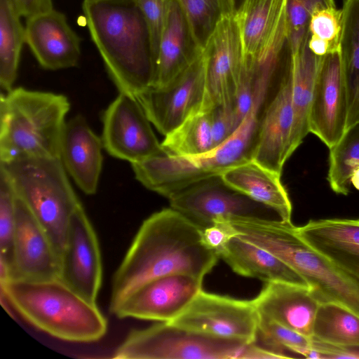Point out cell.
<instances>
[{
  "instance_id": "obj_1",
  "label": "cell",
  "mask_w": 359,
  "mask_h": 359,
  "mask_svg": "<svg viewBox=\"0 0 359 359\" xmlns=\"http://www.w3.org/2000/svg\"><path fill=\"white\" fill-rule=\"evenodd\" d=\"M219 256L202 240V229L177 210L156 212L142 222L114 273L109 310L126 294L149 280L187 273L200 278Z\"/></svg>"
},
{
  "instance_id": "obj_34",
  "label": "cell",
  "mask_w": 359,
  "mask_h": 359,
  "mask_svg": "<svg viewBox=\"0 0 359 359\" xmlns=\"http://www.w3.org/2000/svg\"><path fill=\"white\" fill-rule=\"evenodd\" d=\"M15 193L0 167V283L11 279L15 229Z\"/></svg>"
},
{
  "instance_id": "obj_35",
  "label": "cell",
  "mask_w": 359,
  "mask_h": 359,
  "mask_svg": "<svg viewBox=\"0 0 359 359\" xmlns=\"http://www.w3.org/2000/svg\"><path fill=\"white\" fill-rule=\"evenodd\" d=\"M259 314V313H258ZM264 345L283 358H292L287 352L306 358L311 351V339L259 314L257 336Z\"/></svg>"
},
{
  "instance_id": "obj_25",
  "label": "cell",
  "mask_w": 359,
  "mask_h": 359,
  "mask_svg": "<svg viewBox=\"0 0 359 359\" xmlns=\"http://www.w3.org/2000/svg\"><path fill=\"white\" fill-rule=\"evenodd\" d=\"M219 256L242 276L265 283L282 282L309 287L300 275L278 258L236 236L229 241Z\"/></svg>"
},
{
  "instance_id": "obj_10",
  "label": "cell",
  "mask_w": 359,
  "mask_h": 359,
  "mask_svg": "<svg viewBox=\"0 0 359 359\" xmlns=\"http://www.w3.org/2000/svg\"><path fill=\"white\" fill-rule=\"evenodd\" d=\"M258 320L253 300L202 290L181 314L168 323L191 332L250 344L257 340Z\"/></svg>"
},
{
  "instance_id": "obj_36",
  "label": "cell",
  "mask_w": 359,
  "mask_h": 359,
  "mask_svg": "<svg viewBox=\"0 0 359 359\" xmlns=\"http://www.w3.org/2000/svg\"><path fill=\"white\" fill-rule=\"evenodd\" d=\"M330 7H336L334 0H286L287 36L292 53L308 41L313 13L318 9Z\"/></svg>"
},
{
  "instance_id": "obj_28",
  "label": "cell",
  "mask_w": 359,
  "mask_h": 359,
  "mask_svg": "<svg viewBox=\"0 0 359 359\" xmlns=\"http://www.w3.org/2000/svg\"><path fill=\"white\" fill-rule=\"evenodd\" d=\"M286 0H260L248 9L236 13L246 56H255L271 41L285 15Z\"/></svg>"
},
{
  "instance_id": "obj_19",
  "label": "cell",
  "mask_w": 359,
  "mask_h": 359,
  "mask_svg": "<svg viewBox=\"0 0 359 359\" xmlns=\"http://www.w3.org/2000/svg\"><path fill=\"white\" fill-rule=\"evenodd\" d=\"M25 43L46 69L74 67L81 55V39L65 15L54 9L27 18Z\"/></svg>"
},
{
  "instance_id": "obj_24",
  "label": "cell",
  "mask_w": 359,
  "mask_h": 359,
  "mask_svg": "<svg viewBox=\"0 0 359 359\" xmlns=\"http://www.w3.org/2000/svg\"><path fill=\"white\" fill-rule=\"evenodd\" d=\"M219 175L231 188L272 208L281 220L291 222L292 203L281 182V174L250 160Z\"/></svg>"
},
{
  "instance_id": "obj_26",
  "label": "cell",
  "mask_w": 359,
  "mask_h": 359,
  "mask_svg": "<svg viewBox=\"0 0 359 359\" xmlns=\"http://www.w3.org/2000/svg\"><path fill=\"white\" fill-rule=\"evenodd\" d=\"M308 42L309 40L292 53L291 95L293 123L289 147L290 156L309 133L310 107L316 74L321 60V57L311 51Z\"/></svg>"
},
{
  "instance_id": "obj_40",
  "label": "cell",
  "mask_w": 359,
  "mask_h": 359,
  "mask_svg": "<svg viewBox=\"0 0 359 359\" xmlns=\"http://www.w3.org/2000/svg\"><path fill=\"white\" fill-rule=\"evenodd\" d=\"M236 235L232 225L224 219L215 221L212 225L202 229L203 243L218 255L229 241Z\"/></svg>"
},
{
  "instance_id": "obj_45",
  "label": "cell",
  "mask_w": 359,
  "mask_h": 359,
  "mask_svg": "<svg viewBox=\"0 0 359 359\" xmlns=\"http://www.w3.org/2000/svg\"><path fill=\"white\" fill-rule=\"evenodd\" d=\"M259 1L260 0H243V3L241 4L239 8L237 10L236 13L241 12L248 9V8H250V6H252V5H254L255 4Z\"/></svg>"
},
{
  "instance_id": "obj_4",
  "label": "cell",
  "mask_w": 359,
  "mask_h": 359,
  "mask_svg": "<svg viewBox=\"0 0 359 359\" xmlns=\"http://www.w3.org/2000/svg\"><path fill=\"white\" fill-rule=\"evenodd\" d=\"M270 90L268 83L258 84L250 111L235 133L217 147L194 156L163 154L132 163L136 180L169 198L194 183L252 160L259 121Z\"/></svg>"
},
{
  "instance_id": "obj_13",
  "label": "cell",
  "mask_w": 359,
  "mask_h": 359,
  "mask_svg": "<svg viewBox=\"0 0 359 359\" xmlns=\"http://www.w3.org/2000/svg\"><path fill=\"white\" fill-rule=\"evenodd\" d=\"M205 88V64L203 52L170 83L151 86L135 97L150 122L165 136L187 118L201 110Z\"/></svg>"
},
{
  "instance_id": "obj_29",
  "label": "cell",
  "mask_w": 359,
  "mask_h": 359,
  "mask_svg": "<svg viewBox=\"0 0 359 359\" xmlns=\"http://www.w3.org/2000/svg\"><path fill=\"white\" fill-rule=\"evenodd\" d=\"M14 0H0V86L8 92L18 74L25 28Z\"/></svg>"
},
{
  "instance_id": "obj_30",
  "label": "cell",
  "mask_w": 359,
  "mask_h": 359,
  "mask_svg": "<svg viewBox=\"0 0 359 359\" xmlns=\"http://www.w3.org/2000/svg\"><path fill=\"white\" fill-rule=\"evenodd\" d=\"M161 145L167 154L194 156L215 148L210 115L200 110L165 136Z\"/></svg>"
},
{
  "instance_id": "obj_8",
  "label": "cell",
  "mask_w": 359,
  "mask_h": 359,
  "mask_svg": "<svg viewBox=\"0 0 359 359\" xmlns=\"http://www.w3.org/2000/svg\"><path fill=\"white\" fill-rule=\"evenodd\" d=\"M251 344V343H250ZM249 344L191 332L168 322L130 331L116 359H245Z\"/></svg>"
},
{
  "instance_id": "obj_41",
  "label": "cell",
  "mask_w": 359,
  "mask_h": 359,
  "mask_svg": "<svg viewBox=\"0 0 359 359\" xmlns=\"http://www.w3.org/2000/svg\"><path fill=\"white\" fill-rule=\"evenodd\" d=\"M311 349L318 352L323 358H359V346H336L311 339Z\"/></svg>"
},
{
  "instance_id": "obj_16",
  "label": "cell",
  "mask_w": 359,
  "mask_h": 359,
  "mask_svg": "<svg viewBox=\"0 0 359 359\" xmlns=\"http://www.w3.org/2000/svg\"><path fill=\"white\" fill-rule=\"evenodd\" d=\"M348 111L347 90L339 48L321 57L310 107L309 133L331 148L346 130Z\"/></svg>"
},
{
  "instance_id": "obj_43",
  "label": "cell",
  "mask_w": 359,
  "mask_h": 359,
  "mask_svg": "<svg viewBox=\"0 0 359 359\" xmlns=\"http://www.w3.org/2000/svg\"><path fill=\"white\" fill-rule=\"evenodd\" d=\"M311 51L317 56H324L330 52L329 43L318 36L311 35L308 42Z\"/></svg>"
},
{
  "instance_id": "obj_21",
  "label": "cell",
  "mask_w": 359,
  "mask_h": 359,
  "mask_svg": "<svg viewBox=\"0 0 359 359\" xmlns=\"http://www.w3.org/2000/svg\"><path fill=\"white\" fill-rule=\"evenodd\" d=\"M252 300L259 314L313 338L320 303L309 287L282 282L266 283Z\"/></svg>"
},
{
  "instance_id": "obj_22",
  "label": "cell",
  "mask_w": 359,
  "mask_h": 359,
  "mask_svg": "<svg viewBox=\"0 0 359 359\" xmlns=\"http://www.w3.org/2000/svg\"><path fill=\"white\" fill-rule=\"evenodd\" d=\"M296 229L310 246L359 279V219H311Z\"/></svg>"
},
{
  "instance_id": "obj_23",
  "label": "cell",
  "mask_w": 359,
  "mask_h": 359,
  "mask_svg": "<svg viewBox=\"0 0 359 359\" xmlns=\"http://www.w3.org/2000/svg\"><path fill=\"white\" fill-rule=\"evenodd\" d=\"M202 52L179 4L172 0L158 48L152 86L160 88L170 83Z\"/></svg>"
},
{
  "instance_id": "obj_42",
  "label": "cell",
  "mask_w": 359,
  "mask_h": 359,
  "mask_svg": "<svg viewBox=\"0 0 359 359\" xmlns=\"http://www.w3.org/2000/svg\"><path fill=\"white\" fill-rule=\"evenodd\" d=\"M17 10L26 19L53 9V0H14Z\"/></svg>"
},
{
  "instance_id": "obj_20",
  "label": "cell",
  "mask_w": 359,
  "mask_h": 359,
  "mask_svg": "<svg viewBox=\"0 0 359 359\" xmlns=\"http://www.w3.org/2000/svg\"><path fill=\"white\" fill-rule=\"evenodd\" d=\"M100 139L78 114L66 121L60 139V158L68 174L87 195L97 191L102 168Z\"/></svg>"
},
{
  "instance_id": "obj_14",
  "label": "cell",
  "mask_w": 359,
  "mask_h": 359,
  "mask_svg": "<svg viewBox=\"0 0 359 359\" xmlns=\"http://www.w3.org/2000/svg\"><path fill=\"white\" fill-rule=\"evenodd\" d=\"M203 53L205 88L201 110L235 104L243 62V48L235 15L221 20L208 38Z\"/></svg>"
},
{
  "instance_id": "obj_18",
  "label": "cell",
  "mask_w": 359,
  "mask_h": 359,
  "mask_svg": "<svg viewBox=\"0 0 359 359\" xmlns=\"http://www.w3.org/2000/svg\"><path fill=\"white\" fill-rule=\"evenodd\" d=\"M291 93L292 69L281 79L263 109L252 156V160L280 174L290 157L293 123Z\"/></svg>"
},
{
  "instance_id": "obj_5",
  "label": "cell",
  "mask_w": 359,
  "mask_h": 359,
  "mask_svg": "<svg viewBox=\"0 0 359 359\" xmlns=\"http://www.w3.org/2000/svg\"><path fill=\"white\" fill-rule=\"evenodd\" d=\"M4 298L36 328L61 340L89 343L100 340L107 322L97 304L73 291L59 279L9 280L0 283Z\"/></svg>"
},
{
  "instance_id": "obj_17",
  "label": "cell",
  "mask_w": 359,
  "mask_h": 359,
  "mask_svg": "<svg viewBox=\"0 0 359 359\" xmlns=\"http://www.w3.org/2000/svg\"><path fill=\"white\" fill-rule=\"evenodd\" d=\"M60 264V255L48 233L27 205L16 196L10 280L58 279Z\"/></svg>"
},
{
  "instance_id": "obj_31",
  "label": "cell",
  "mask_w": 359,
  "mask_h": 359,
  "mask_svg": "<svg viewBox=\"0 0 359 359\" xmlns=\"http://www.w3.org/2000/svg\"><path fill=\"white\" fill-rule=\"evenodd\" d=\"M312 339L336 346H359V316L337 304H320Z\"/></svg>"
},
{
  "instance_id": "obj_15",
  "label": "cell",
  "mask_w": 359,
  "mask_h": 359,
  "mask_svg": "<svg viewBox=\"0 0 359 359\" xmlns=\"http://www.w3.org/2000/svg\"><path fill=\"white\" fill-rule=\"evenodd\" d=\"M58 279L89 302L97 304L102 281V257L97 234L82 205L68 223Z\"/></svg>"
},
{
  "instance_id": "obj_33",
  "label": "cell",
  "mask_w": 359,
  "mask_h": 359,
  "mask_svg": "<svg viewBox=\"0 0 359 359\" xmlns=\"http://www.w3.org/2000/svg\"><path fill=\"white\" fill-rule=\"evenodd\" d=\"M188 21L198 46L203 50L217 25L235 15L234 0H176Z\"/></svg>"
},
{
  "instance_id": "obj_11",
  "label": "cell",
  "mask_w": 359,
  "mask_h": 359,
  "mask_svg": "<svg viewBox=\"0 0 359 359\" xmlns=\"http://www.w3.org/2000/svg\"><path fill=\"white\" fill-rule=\"evenodd\" d=\"M203 280L187 273L155 278L133 289L109 311L118 318L170 322L202 290Z\"/></svg>"
},
{
  "instance_id": "obj_38",
  "label": "cell",
  "mask_w": 359,
  "mask_h": 359,
  "mask_svg": "<svg viewBox=\"0 0 359 359\" xmlns=\"http://www.w3.org/2000/svg\"><path fill=\"white\" fill-rule=\"evenodd\" d=\"M140 9L149 30L156 60L172 0H134Z\"/></svg>"
},
{
  "instance_id": "obj_39",
  "label": "cell",
  "mask_w": 359,
  "mask_h": 359,
  "mask_svg": "<svg viewBox=\"0 0 359 359\" xmlns=\"http://www.w3.org/2000/svg\"><path fill=\"white\" fill-rule=\"evenodd\" d=\"M208 111L215 148L229 139L241 123L237 120L233 104L219 105Z\"/></svg>"
},
{
  "instance_id": "obj_46",
  "label": "cell",
  "mask_w": 359,
  "mask_h": 359,
  "mask_svg": "<svg viewBox=\"0 0 359 359\" xmlns=\"http://www.w3.org/2000/svg\"><path fill=\"white\" fill-rule=\"evenodd\" d=\"M243 0H234L235 7H236V13L237 10L241 6V4L243 3Z\"/></svg>"
},
{
  "instance_id": "obj_37",
  "label": "cell",
  "mask_w": 359,
  "mask_h": 359,
  "mask_svg": "<svg viewBox=\"0 0 359 359\" xmlns=\"http://www.w3.org/2000/svg\"><path fill=\"white\" fill-rule=\"evenodd\" d=\"M341 10L336 7L316 10L310 19L309 32L311 35L326 41L330 52L339 48L342 25Z\"/></svg>"
},
{
  "instance_id": "obj_32",
  "label": "cell",
  "mask_w": 359,
  "mask_h": 359,
  "mask_svg": "<svg viewBox=\"0 0 359 359\" xmlns=\"http://www.w3.org/2000/svg\"><path fill=\"white\" fill-rule=\"evenodd\" d=\"M359 166V123L346 130L341 140L330 148L327 181L332 190L346 196L351 189V176Z\"/></svg>"
},
{
  "instance_id": "obj_3",
  "label": "cell",
  "mask_w": 359,
  "mask_h": 359,
  "mask_svg": "<svg viewBox=\"0 0 359 359\" xmlns=\"http://www.w3.org/2000/svg\"><path fill=\"white\" fill-rule=\"evenodd\" d=\"M228 221L236 236L268 251L300 275L320 304H337L359 316V279L302 240L292 222L260 218Z\"/></svg>"
},
{
  "instance_id": "obj_12",
  "label": "cell",
  "mask_w": 359,
  "mask_h": 359,
  "mask_svg": "<svg viewBox=\"0 0 359 359\" xmlns=\"http://www.w3.org/2000/svg\"><path fill=\"white\" fill-rule=\"evenodd\" d=\"M102 142L109 155L132 163L166 154L135 97L120 93L102 116Z\"/></svg>"
},
{
  "instance_id": "obj_27",
  "label": "cell",
  "mask_w": 359,
  "mask_h": 359,
  "mask_svg": "<svg viewBox=\"0 0 359 359\" xmlns=\"http://www.w3.org/2000/svg\"><path fill=\"white\" fill-rule=\"evenodd\" d=\"M341 13L339 53L348 95V128L359 123V0H344Z\"/></svg>"
},
{
  "instance_id": "obj_44",
  "label": "cell",
  "mask_w": 359,
  "mask_h": 359,
  "mask_svg": "<svg viewBox=\"0 0 359 359\" xmlns=\"http://www.w3.org/2000/svg\"><path fill=\"white\" fill-rule=\"evenodd\" d=\"M351 184L357 190H359V166L355 168L351 176Z\"/></svg>"
},
{
  "instance_id": "obj_7",
  "label": "cell",
  "mask_w": 359,
  "mask_h": 359,
  "mask_svg": "<svg viewBox=\"0 0 359 359\" xmlns=\"http://www.w3.org/2000/svg\"><path fill=\"white\" fill-rule=\"evenodd\" d=\"M15 193L48 233L61 256L67 226L81 205L57 157L21 156L1 162Z\"/></svg>"
},
{
  "instance_id": "obj_2",
  "label": "cell",
  "mask_w": 359,
  "mask_h": 359,
  "mask_svg": "<svg viewBox=\"0 0 359 359\" xmlns=\"http://www.w3.org/2000/svg\"><path fill=\"white\" fill-rule=\"evenodd\" d=\"M91 39L120 93L133 97L153 86L156 60L144 16L134 0H83Z\"/></svg>"
},
{
  "instance_id": "obj_9",
  "label": "cell",
  "mask_w": 359,
  "mask_h": 359,
  "mask_svg": "<svg viewBox=\"0 0 359 359\" xmlns=\"http://www.w3.org/2000/svg\"><path fill=\"white\" fill-rule=\"evenodd\" d=\"M177 210L201 229L233 218L280 219L277 212L227 185L220 175L194 183L169 198Z\"/></svg>"
},
{
  "instance_id": "obj_6",
  "label": "cell",
  "mask_w": 359,
  "mask_h": 359,
  "mask_svg": "<svg viewBox=\"0 0 359 359\" xmlns=\"http://www.w3.org/2000/svg\"><path fill=\"white\" fill-rule=\"evenodd\" d=\"M70 108L62 94L13 88L0 99V160L60 158L62 133Z\"/></svg>"
}]
</instances>
